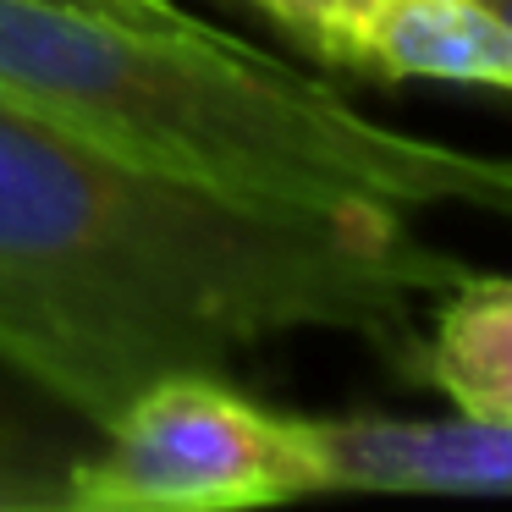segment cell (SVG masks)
Masks as SVG:
<instances>
[{
    "mask_svg": "<svg viewBox=\"0 0 512 512\" xmlns=\"http://www.w3.org/2000/svg\"><path fill=\"white\" fill-rule=\"evenodd\" d=\"M325 490L512 496V424L485 419H309Z\"/></svg>",
    "mask_w": 512,
    "mask_h": 512,
    "instance_id": "5b68a950",
    "label": "cell"
},
{
    "mask_svg": "<svg viewBox=\"0 0 512 512\" xmlns=\"http://www.w3.org/2000/svg\"><path fill=\"white\" fill-rule=\"evenodd\" d=\"M248 6H259L270 23H281V28H287V34L314 56V45L325 39V28H331L336 17L353 6V0H248Z\"/></svg>",
    "mask_w": 512,
    "mask_h": 512,
    "instance_id": "ba28073f",
    "label": "cell"
},
{
    "mask_svg": "<svg viewBox=\"0 0 512 512\" xmlns=\"http://www.w3.org/2000/svg\"><path fill=\"white\" fill-rule=\"evenodd\" d=\"M83 446H72L61 430H45L23 408L0 397V512H56L67 507V479Z\"/></svg>",
    "mask_w": 512,
    "mask_h": 512,
    "instance_id": "52a82bcc",
    "label": "cell"
},
{
    "mask_svg": "<svg viewBox=\"0 0 512 512\" xmlns=\"http://www.w3.org/2000/svg\"><path fill=\"white\" fill-rule=\"evenodd\" d=\"M463 276L397 210L210 188L0 94V369L94 430L149 380L298 331L419 369V303Z\"/></svg>",
    "mask_w": 512,
    "mask_h": 512,
    "instance_id": "6da1fadb",
    "label": "cell"
},
{
    "mask_svg": "<svg viewBox=\"0 0 512 512\" xmlns=\"http://www.w3.org/2000/svg\"><path fill=\"white\" fill-rule=\"evenodd\" d=\"M298 496H320L309 419L243 397L221 369L133 391L67 479L72 512H221Z\"/></svg>",
    "mask_w": 512,
    "mask_h": 512,
    "instance_id": "3957f363",
    "label": "cell"
},
{
    "mask_svg": "<svg viewBox=\"0 0 512 512\" xmlns=\"http://www.w3.org/2000/svg\"><path fill=\"white\" fill-rule=\"evenodd\" d=\"M485 6H496V12H501V17H507V23H512V0H485Z\"/></svg>",
    "mask_w": 512,
    "mask_h": 512,
    "instance_id": "30bf717a",
    "label": "cell"
},
{
    "mask_svg": "<svg viewBox=\"0 0 512 512\" xmlns=\"http://www.w3.org/2000/svg\"><path fill=\"white\" fill-rule=\"evenodd\" d=\"M56 6H78V12L122 17V23H144V28H204L177 0H56Z\"/></svg>",
    "mask_w": 512,
    "mask_h": 512,
    "instance_id": "9c48e42d",
    "label": "cell"
},
{
    "mask_svg": "<svg viewBox=\"0 0 512 512\" xmlns=\"http://www.w3.org/2000/svg\"><path fill=\"white\" fill-rule=\"evenodd\" d=\"M0 94L127 160L254 199L512 215V155L386 127L210 23L0 0Z\"/></svg>",
    "mask_w": 512,
    "mask_h": 512,
    "instance_id": "7a4b0ae2",
    "label": "cell"
},
{
    "mask_svg": "<svg viewBox=\"0 0 512 512\" xmlns=\"http://www.w3.org/2000/svg\"><path fill=\"white\" fill-rule=\"evenodd\" d=\"M419 369L463 419L512 424V276H474L435 298Z\"/></svg>",
    "mask_w": 512,
    "mask_h": 512,
    "instance_id": "8992f818",
    "label": "cell"
},
{
    "mask_svg": "<svg viewBox=\"0 0 512 512\" xmlns=\"http://www.w3.org/2000/svg\"><path fill=\"white\" fill-rule=\"evenodd\" d=\"M314 61L380 83H463L512 94V23L485 0H353Z\"/></svg>",
    "mask_w": 512,
    "mask_h": 512,
    "instance_id": "277c9868",
    "label": "cell"
}]
</instances>
